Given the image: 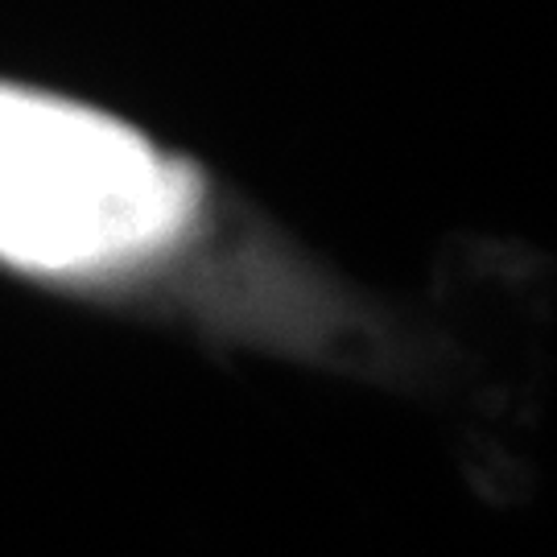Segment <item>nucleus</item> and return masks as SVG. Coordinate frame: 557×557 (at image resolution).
<instances>
[{"label": "nucleus", "mask_w": 557, "mask_h": 557, "mask_svg": "<svg viewBox=\"0 0 557 557\" xmlns=\"http://www.w3.org/2000/svg\"><path fill=\"white\" fill-rule=\"evenodd\" d=\"M199 182L124 120L0 83V260L91 277L174 248Z\"/></svg>", "instance_id": "1"}]
</instances>
